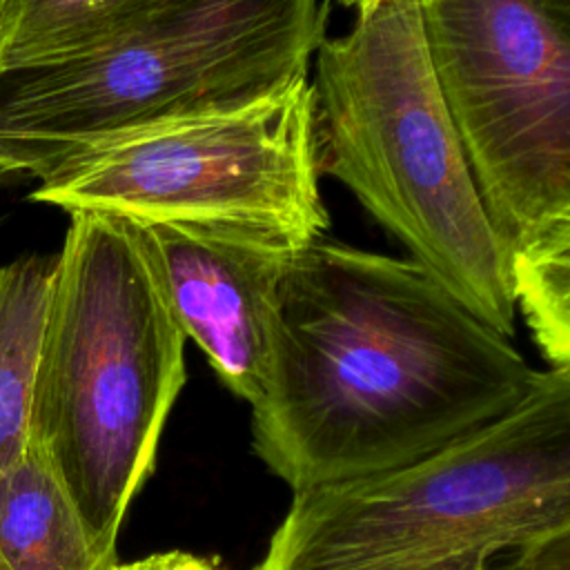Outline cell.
<instances>
[{
  "mask_svg": "<svg viewBox=\"0 0 570 570\" xmlns=\"http://www.w3.org/2000/svg\"><path fill=\"white\" fill-rule=\"evenodd\" d=\"M539 4L546 13L557 18L563 24H570V0H532Z\"/></svg>",
  "mask_w": 570,
  "mask_h": 570,
  "instance_id": "9a60e30c",
  "label": "cell"
},
{
  "mask_svg": "<svg viewBox=\"0 0 570 570\" xmlns=\"http://www.w3.org/2000/svg\"><path fill=\"white\" fill-rule=\"evenodd\" d=\"M138 227L180 332L223 385L256 407L272 383L278 292L294 252L229 227Z\"/></svg>",
  "mask_w": 570,
  "mask_h": 570,
  "instance_id": "ba28073f",
  "label": "cell"
},
{
  "mask_svg": "<svg viewBox=\"0 0 570 570\" xmlns=\"http://www.w3.org/2000/svg\"><path fill=\"white\" fill-rule=\"evenodd\" d=\"M51 272L53 256L42 254L0 263V474L18 461L31 436Z\"/></svg>",
  "mask_w": 570,
  "mask_h": 570,
  "instance_id": "30bf717a",
  "label": "cell"
},
{
  "mask_svg": "<svg viewBox=\"0 0 570 570\" xmlns=\"http://www.w3.org/2000/svg\"><path fill=\"white\" fill-rule=\"evenodd\" d=\"M430 65L510 252L570 225V24L532 0H419Z\"/></svg>",
  "mask_w": 570,
  "mask_h": 570,
  "instance_id": "52a82bcc",
  "label": "cell"
},
{
  "mask_svg": "<svg viewBox=\"0 0 570 570\" xmlns=\"http://www.w3.org/2000/svg\"><path fill=\"white\" fill-rule=\"evenodd\" d=\"M160 0H0V76L82 53Z\"/></svg>",
  "mask_w": 570,
  "mask_h": 570,
  "instance_id": "8fae6325",
  "label": "cell"
},
{
  "mask_svg": "<svg viewBox=\"0 0 570 570\" xmlns=\"http://www.w3.org/2000/svg\"><path fill=\"white\" fill-rule=\"evenodd\" d=\"M111 570H223V568L212 559L196 557L183 550H169V552H156L129 563L118 561Z\"/></svg>",
  "mask_w": 570,
  "mask_h": 570,
  "instance_id": "4fadbf2b",
  "label": "cell"
},
{
  "mask_svg": "<svg viewBox=\"0 0 570 570\" xmlns=\"http://www.w3.org/2000/svg\"><path fill=\"white\" fill-rule=\"evenodd\" d=\"M343 7H352V9H356V11H361V9H367V7H372L374 2H379V0H338Z\"/></svg>",
  "mask_w": 570,
  "mask_h": 570,
  "instance_id": "2e32d148",
  "label": "cell"
},
{
  "mask_svg": "<svg viewBox=\"0 0 570 570\" xmlns=\"http://www.w3.org/2000/svg\"><path fill=\"white\" fill-rule=\"evenodd\" d=\"M116 563V548L91 534L47 452L29 436L0 474V570H111Z\"/></svg>",
  "mask_w": 570,
  "mask_h": 570,
  "instance_id": "9c48e42d",
  "label": "cell"
},
{
  "mask_svg": "<svg viewBox=\"0 0 570 570\" xmlns=\"http://www.w3.org/2000/svg\"><path fill=\"white\" fill-rule=\"evenodd\" d=\"M309 73L263 96L98 140L31 198L131 223L229 227L296 252L325 236Z\"/></svg>",
  "mask_w": 570,
  "mask_h": 570,
  "instance_id": "8992f818",
  "label": "cell"
},
{
  "mask_svg": "<svg viewBox=\"0 0 570 570\" xmlns=\"http://www.w3.org/2000/svg\"><path fill=\"white\" fill-rule=\"evenodd\" d=\"M525 570H570V537L539 550Z\"/></svg>",
  "mask_w": 570,
  "mask_h": 570,
  "instance_id": "5bb4252c",
  "label": "cell"
},
{
  "mask_svg": "<svg viewBox=\"0 0 570 570\" xmlns=\"http://www.w3.org/2000/svg\"><path fill=\"white\" fill-rule=\"evenodd\" d=\"M510 289L548 367H570V225L510 252Z\"/></svg>",
  "mask_w": 570,
  "mask_h": 570,
  "instance_id": "7c38bea8",
  "label": "cell"
},
{
  "mask_svg": "<svg viewBox=\"0 0 570 570\" xmlns=\"http://www.w3.org/2000/svg\"><path fill=\"white\" fill-rule=\"evenodd\" d=\"M323 0H160L105 42L0 76V185L116 134L243 102L309 71Z\"/></svg>",
  "mask_w": 570,
  "mask_h": 570,
  "instance_id": "5b68a950",
  "label": "cell"
},
{
  "mask_svg": "<svg viewBox=\"0 0 570 570\" xmlns=\"http://www.w3.org/2000/svg\"><path fill=\"white\" fill-rule=\"evenodd\" d=\"M185 341L140 227L71 212L53 256L31 439L107 548L154 472L187 379Z\"/></svg>",
  "mask_w": 570,
  "mask_h": 570,
  "instance_id": "3957f363",
  "label": "cell"
},
{
  "mask_svg": "<svg viewBox=\"0 0 570 570\" xmlns=\"http://www.w3.org/2000/svg\"><path fill=\"white\" fill-rule=\"evenodd\" d=\"M321 176L343 183L479 321L512 338L508 249L425 49L419 0H379L314 51Z\"/></svg>",
  "mask_w": 570,
  "mask_h": 570,
  "instance_id": "277c9868",
  "label": "cell"
},
{
  "mask_svg": "<svg viewBox=\"0 0 570 570\" xmlns=\"http://www.w3.org/2000/svg\"><path fill=\"white\" fill-rule=\"evenodd\" d=\"M539 374L416 261L323 236L287 261L252 448L292 492L367 476L494 421Z\"/></svg>",
  "mask_w": 570,
  "mask_h": 570,
  "instance_id": "6da1fadb",
  "label": "cell"
},
{
  "mask_svg": "<svg viewBox=\"0 0 570 570\" xmlns=\"http://www.w3.org/2000/svg\"><path fill=\"white\" fill-rule=\"evenodd\" d=\"M570 537V367L390 470L296 490L252 570H525Z\"/></svg>",
  "mask_w": 570,
  "mask_h": 570,
  "instance_id": "7a4b0ae2",
  "label": "cell"
}]
</instances>
